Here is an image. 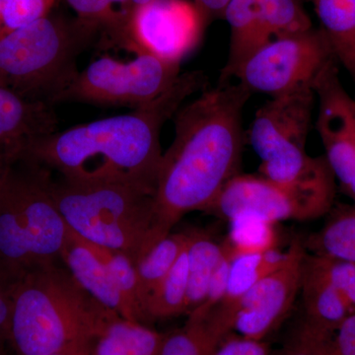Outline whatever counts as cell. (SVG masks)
<instances>
[{
	"label": "cell",
	"instance_id": "31",
	"mask_svg": "<svg viewBox=\"0 0 355 355\" xmlns=\"http://www.w3.org/2000/svg\"><path fill=\"white\" fill-rule=\"evenodd\" d=\"M18 275L0 266V334H9L13 289Z\"/></svg>",
	"mask_w": 355,
	"mask_h": 355
},
{
	"label": "cell",
	"instance_id": "21",
	"mask_svg": "<svg viewBox=\"0 0 355 355\" xmlns=\"http://www.w3.org/2000/svg\"><path fill=\"white\" fill-rule=\"evenodd\" d=\"M230 334L212 312L189 315L183 328L166 335L161 355H214Z\"/></svg>",
	"mask_w": 355,
	"mask_h": 355
},
{
	"label": "cell",
	"instance_id": "22",
	"mask_svg": "<svg viewBox=\"0 0 355 355\" xmlns=\"http://www.w3.org/2000/svg\"><path fill=\"white\" fill-rule=\"evenodd\" d=\"M187 315L202 304L212 275L222 257V244L202 231H188Z\"/></svg>",
	"mask_w": 355,
	"mask_h": 355
},
{
	"label": "cell",
	"instance_id": "26",
	"mask_svg": "<svg viewBox=\"0 0 355 355\" xmlns=\"http://www.w3.org/2000/svg\"><path fill=\"white\" fill-rule=\"evenodd\" d=\"M228 222L230 228L224 241L235 258L277 249V231L272 222L251 214H241Z\"/></svg>",
	"mask_w": 355,
	"mask_h": 355
},
{
	"label": "cell",
	"instance_id": "33",
	"mask_svg": "<svg viewBox=\"0 0 355 355\" xmlns=\"http://www.w3.org/2000/svg\"><path fill=\"white\" fill-rule=\"evenodd\" d=\"M277 355H320L315 347L307 340L293 335L291 340L284 345V347Z\"/></svg>",
	"mask_w": 355,
	"mask_h": 355
},
{
	"label": "cell",
	"instance_id": "18",
	"mask_svg": "<svg viewBox=\"0 0 355 355\" xmlns=\"http://www.w3.org/2000/svg\"><path fill=\"white\" fill-rule=\"evenodd\" d=\"M336 64L355 83V0H308Z\"/></svg>",
	"mask_w": 355,
	"mask_h": 355
},
{
	"label": "cell",
	"instance_id": "8",
	"mask_svg": "<svg viewBox=\"0 0 355 355\" xmlns=\"http://www.w3.org/2000/svg\"><path fill=\"white\" fill-rule=\"evenodd\" d=\"M180 67L181 64L146 53L128 62L104 55L78 71L53 105L76 102L139 108L157 99L176 83L181 74Z\"/></svg>",
	"mask_w": 355,
	"mask_h": 355
},
{
	"label": "cell",
	"instance_id": "16",
	"mask_svg": "<svg viewBox=\"0 0 355 355\" xmlns=\"http://www.w3.org/2000/svg\"><path fill=\"white\" fill-rule=\"evenodd\" d=\"M60 259L77 282L96 300L121 317L139 323L137 313L121 293L108 268L88 243L70 229Z\"/></svg>",
	"mask_w": 355,
	"mask_h": 355
},
{
	"label": "cell",
	"instance_id": "3",
	"mask_svg": "<svg viewBox=\"0 0 355 355\" xmlns=\"http://www.w3.org/2000/svg\"><path fill=\"white\" fill-rule=\"evenodd\" d=\"M116 317L60 260L18 275L9 336L18 355H50L74 343L95 342Z\"/></svg>",
	"mask_w": 355,
	"mask_h": 355
},
{
	"label": "cell",
	"instance_id": "15",
	"mask_svg": "<svg viewBox=\"0 0 355 355\" xmlns=\"http://www.w3.org/2000/svg\"><path fill=\"white\" fill-rule=\"evenodd\" d=\"M300 292L304 306V319L297 329L300 333L331 335L354 313L342 292L331 282L324 258L319 254H306Z\"/></svg>",
	"mask_w": 355,
	"mask_h": 355
},
{
	"label": "cell",
	"instance_id": "5",
	"mask_svg": "<svg viewBox=\"0 0 355 355\" xmlns=\"http://www.w3.org/2000/svg\"><path fill=\"white\" fill-rule=\"evenodd\" d=\"M48 168L15 156L0 178V266L27 272L62 260L69 228L53 198Z\"/></svg>",
	"mask_w": 355,
	"mask_h": 355
},
{
	"label": "cell",
	"instance_id": "12",
	"mask_svg": "<svg viewBox=\"0 0 355 355\" xmlns=\"http://www.w3.org/2000/svg\"><path fill=\"white\" fill-rule=\"evenodd\" d=\"M316 96V130L327 162L343 191L355 205V99L340 80L331 60L313 84Z\"/></svg>",
	"mask_w": 355,
	"mask_h": 355
},
{
	"label": "cell",
	"instance_id": "19",
	"mask_svg": "<svg viewBox=\"0 0 355 355\" xmlns=\"http://www.w3.org/2000/svg\"><path fill=\"white\" fill-rule=\"evenodd\" d=\"M284 253L270 250L261 254H245L235 258L229 272L227 288L220 304L214 308L217 314L234 328L236 307L243 296L263 277L286 260Z\"/></svg>",
	"mask_w": 355,
	"mask_h": 355
},
{
	"label": "cell",
	"instance_id": "13",
	"mask_svg": "<svg viewBox=\"0 0 355 355\" xmlns=\"http://www.w3.org/2000/svg\"><path fill=\"white\" fill-rule=\"evenodd\" d=\"M304 245L294 240L286 260L259 280L236 307L233 331L244 338L266 340L291 312L301 288Z\"/></svg>",
	"mask_w": 355,
	"mask_h": 355
},
{
	"label": "cell",
	"instance_id": "10",
	"mask_svg": "<svg viewBox=\"0 0 355 355\" xmlns=\"http://www.w3.org/2000/svg\"><path fill=\"white\" fill-rule=\"evenodd\" d=\"M222 19L230 28V37L220 83H230L261 46L313 27L303 0H230Z\"/></svg>",
	"mask_w": 355,
	"mask_h": 355
},
{
	"label": "cell",
	"instance_id": "35",
	"mask_svg": "<svg viewBox=\"0 0 355 355\" xmlns=\"http://www.w3.org/2000/svg\"><path fill=\"white\" fill-rule=\"evenodd\" d=\"M94 343H74L50 355H94Z\"/></svg>",
	"mask_w": 355,
	"mask_h": 355
},
{
	"label": "cell",
	"instance_id": "2",
	"mask_svg": "<svg viewBox=\"0 0 355 355\" xmlns=\"http://www.w3.org/2000/svg\"><path fill=\"white\" fill-rule=\"evenodd\" d=\"M209 79L202 71L180 74L153 102L130 114L78 125L26 142L17 155L71 180H120L155 191L162 160L161 130Z\"/></svg>",
	"mask_w": 355,
	"mask_h": 355
},
{
	"label": "cell",
	"instance_id": "25",
	"mask_svg": "<svg viewBox=\"0 0 355 355\" xmlns=\"http://www.w3.org/2000/svg\"><path fill=\"white\" fill-rule=\"evenodd\" d=\"M309 244L315 254L355 261V205L336 209Z\"/></svg>",
	"mask_w": 355,
	"mask_h": 355
},
{
	"label": "cell",
	"instance_id": "34",
	"mask_svg": "<svg viewBox=\"0 0 355 355\" xmlns=\"http://www.w3.org/2000/svg\"><path fill=\"white\" fill-rule=\"evenodd\" d=\"M343 286L340 288L345 300L349 303L352 312H355V261H352L349 270L345 273L343 282Z\"/></svg>",
	"mask_w": 355,
	"mask_h": 355
},
{
	"label": "cell",
	"instance_id": "9",
	"mask_svg": "<svg viewBox=\"0 0 355 355\" xmlns=\"http://www.w3.org/2000/svg\"><path fill=\"white\" fill-rule=\"evenodd\" d=\"M331 60L335 58L323 33L312 27L261 46L245 60L234 78L251 94L275 97L313 86Z\"/></svg>",
	"mask_w": 355,
	"mask_h": 355
},
{
	"label": "cell",
	"instance_id": "6",
	"mask_svg": "<svg viewBox=\"0 0 355 355\" xmlns=\"http://www.w3.org/2000/svg\"><path fill=\"white\" fill-rule=\"evenodd\" d=\"M100 28L49 14L0 38V83L34 102L53 99L78 73L76 62Z\"/></svg>",
	"mask_w": 355,
	"mask_h": 355
},
{
	"label": "cell",
	"instance_id": "11",
	"mask_svg": "<svg viewBox=\"0 0 355 355\" xmlns=\"http://www.w3.org/2000/svg\"><path fill=\"white\" fill-rule=\"evenodd\" d=\"M207 22L193 2L151 0L137 7L127 27V51L181 64L197 46Z\"/></svg>",
	"mask_w": 355,
	"mask_h": 355
},
{
	"label": "cell",
	"instance_id": "36",
	"mask_svg": "<svg viewBox=\"0 0 355 355\" xmlns=\"http://www.w3.org/2000/svg\"><path fill=\"white\" fill-rule=\"evenodd\" d=\"M13 158L12 154L9 153L6 148L0 146V178L3 175L6 171L7 166L10 162L11 159Z\"/></svg>",
	"mask_w": 355,
	"mask_h": 355
},
{
	"label": "cell",
	"instance_id": "29",
	"mask_svg": "<svg viewBox=\"0 0 355 355\" xmlns=\"http://www.w3.org/2000/svg\"><path fill=\"white\" fill-rule=\"evenodd\" d=\"M294 335L310 343L320 355H355V312L331 335L314 336L298 331Z\"/></svg>",
	"mask_w": 355,
	"mask_h": 355
},
{
	"label": "cell",
	"instance_id": "28",
	"mask_svg": "<svg viewBox=\"0 0 355 355\" xmlns=\"http://www.w3.org/2000/svg\"><path fill=\"white\" fill-rule=\"evenodd\" d=\"M55 0H7L3 4V35L43 19Z\"/></svg>",
	"mask_w": 355,
	"mask_h": 355
},
{
	"label": "cell",
	"instance_id": "38",
	"mask_svg": "<svg viewBox=\"0 0 355 355\" xmlns=\"http://www.w3.org/2000/svg\"><path fill=\"white\" fill-rule=\"evenodd\" d=\"M2 9H3V4L0 2V38L3 36V16H2Z\"/></svg>",
	"mask_w": 355,
	"mask_h": 355
},
{
	"label": "cell",
	"instance_id": "14",
	"mask_svg": "<svg viewBox=\"0 0 355 355\" xmlns=\"http://www.w3.org/2000/svg\"><path fill=\"white\" fill-rule=\"evenodd\" d=\"M315 106L314 89L306 86L270 97L258 109L247 140L261 162L306 151Z\"/></svg>",
	"mask_w": 355,
	"mask_h": 355
},
{
	"label": "cell",
	"instance_id": "23",
	"mask_svg": "<svg viewBox=\"0 0 355 355\" xmlns=\"http://www.w3.org/2000/svg\"><path fill=\"white\" fill-rule=\"evenodd\" d=\"M189 232L169 233L157 243L135 265L137 293L144 323L147 299L171 270L188 244Z\"/></svg>",
	"mask_w": 355,
	"mask_h": 355
},
{
	"label": "cell",
	"instance_id": "32",
	"mask_svg": "<svg viewBox=\"0 0 355 355\" xmlns=\"http://www.w3.org/2000/svg\"><path fill=\"white\" fill-rule=\"evenodd\" d=\"M229 2L230 0H193V3L202 13L207 24L211 21L220 19Z\"/></svg>",
	"mask_w": 355,
	"mask_h": 355
},
{
	"label": "cell",
	"instance_id": "24",
	"mask_svg": "<svg viewBox=\"0 0 355 355\" xmlns=\"http://www.w3.org/2000/svg\"><path fill=\"white\" fill-rule=\"evenodd\" d=\"M188 245V244H187ZM188 259L187 247L171 270L156 287L144 307L146 324L187 315Z\"/></svg>",
	"mask_w": 355,
	"mask_h": 355
},
{
	"label": "cell",
	"instance_id": "20",
	"mask_svg": "<svg viewBox=\"0 0 355 355\" xmlns=\"http://www.w3.org/2000/svg\"><path fill=\"white\" fill-rule=\"evenodd\" d=\"M167 334L116 317L94 343V355H161Z\"/></svg>",
	"mask_w": 355,
	"mask_h": 355
},
{
	"label": "cell",
	"instance_id": "1",
	"mask_svg": "<svg viewBox=\"0 0 355 355\" xmlns=\"http://www.w3.org/2000/svg\"><path fill=\"white\" fill-rule=\"evenodd\" d=\"M251 95L240 83H219L175 114L174 139L162 155L154 195L160 239L188 212H207L240 174L243 111Z\"/></svg>",
	"mask_w": 355,
	"mask_h": 355
},
{
	"label": "cell",
	"instance_id": "17",
	"mask_svg": "<svg viewBox=\"0 0 355 355\" xmlns=\"http://www.w3.org/2000/svg\"><path fill=\"white\" fill-rule=\"evenodd\" d=\"M57 128L53 105L30 101L0 83V146L16 155L26 142Z\"/></svg>",
	"mask_w": 355,
	"mask_h": 355
},
{
	"label": "cell",
	"instance_id": "37",
	"mask_svg": "<svg viewBox=\"0 0 355 355\" xmlns=\"http://www.w3.org/2000/svg\"><path fill=\"white\" fill-rule=\"evenodd\" d=\"M151 1V0H132V11L135 9H137V7L144 6V4L147 3V2Z\"/></svg>",
	"mask_w": 355,
	"mask_h": 355
},
{
	"label": "cell",
	"instance_id": "7",
	"mask_svg": "<svg viewBox=\"0 0 355 355\" xmlns=\"http://www.w3.org/2000/svg\"><path fill=\"white\" fill-rule=\"evenodd\" d=\"M335 196L333 172L293 184L240 173L226 184L207 212L227 221L241 214L261 217L273 224L311 220L331 211Z\"/></svg>",
	"mask_w": 355,
	"mask_h": 355
},
{
	"label": "cell",
	"instance_id": "30",
	"mask_svg": "<svg viewBox=\"0 0 355 355\" xmlns=\"http://www.w3.org/2000/svg\"><path fill=\"white\" fill-rule=\"evenodd\" d=\"M214 355H270L266 340H256L232 333L226 336Z\"/></svg>",
	"mask_w": 355,
	"mask_h": 355
},
{
	"label": "cell",
	"instance_id": "4",
	"mask_svg": "<svg viewBox=\"0 0 355 355\" xmlns=\"http://www.w3.org/2000/svg\"><path fill=\"white\" fill-rule=\"evenodd\" d=\"M53 198L67 227L83 240L127 254L137 265L161 240L155 191L120 180L53 179Z\"/></svg>",
	"mask_w": 355,
	"mask_h": 355
},
{
	"label": "cell",
	"instance_id": "27",
	"mask_svg": "<svg viewBox=\"0 0 355 355\" xmlns=\"http://www.w3.org/2000/svg\"><path fill=\"white\" fill-rule=\"evenodd\" d=\"M87 243L93 252L97 254L98 258L108 268L121 293L127 298L128 303L137 313L139 323L144 324V317L140 310L139 293H137V275L135 263L128 258L127 254L121 252Z\"/></svg>",
	"mask_w": 355,
	"mask_h": 355
}]
</instances>
